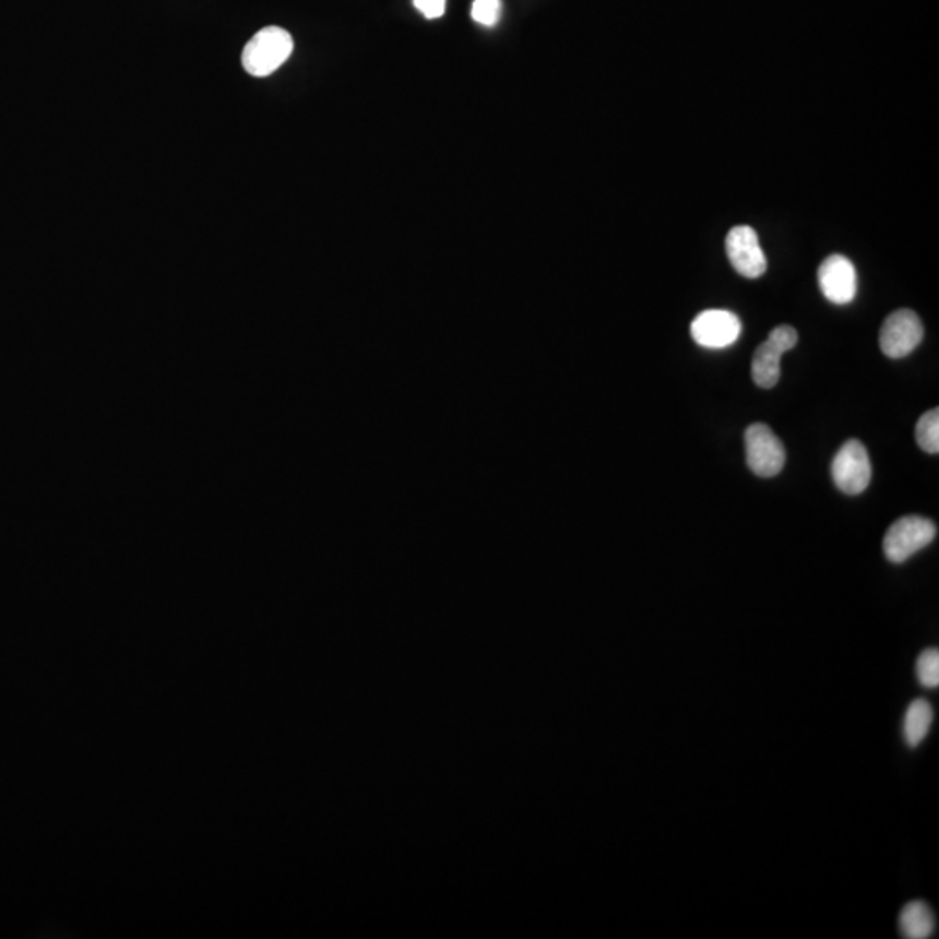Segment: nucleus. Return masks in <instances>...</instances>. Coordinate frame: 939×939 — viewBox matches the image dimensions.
Segmentation results:
<instances>
[{"label": "nucleus", "instance_id": "obj_1", "mask_svg": "<svg viewBox=\"0 0 939 939\" xmlns=\"http://www.w3.org/2000/svg\"><path fill=\"white\" fill-rule=\"evenodd\" d=\"M295 43L281 26H266L252 35L242 51V67L252 78H269L293 55Z\"/></svg>", "mask_w": 939, "mask_h": 939}, {"label": "nucleus", "instance_id": "obj_2", "mask_svg": "<svg viewBox=\"0 0 939 939\" xmlns=\"http://www.w3.org/2000/svg\"><path fill=\"white\" fill-rule=\"evenodd\" d=\"M938 527L926 516L906 515L898 519L884 536V556L889 562L901 563L935 542Z\"/></svg>", "mask_w": 939, "mask_h": 939}, {"label": "nucleus", "instance_id": "obj_3", "mask_svg": "<svg viewBox=\"0 0 939 939\" xmlns=\"http://www.w3.org/2000/svg\"><path fill=\"white\" fill-rule=\"evenodd\" d=\"M797 331L791 325H777L768 340L757 348L751 359V378L760 389H773L782 376V357L797 345Z\"/></svg>", "mask_w": 939, "mask_h": 939}, {"label": "nucleus", "instance_id": "obj_4", "mask_svg": "<svg viewBox=\"0 0 939 939\" xmlns=\"http://www.w3.org/2000/svg\"><path fill=\"white\" fill-rule=\"evenodd\" d=\"M747 465L759 477H774L786 462L785 445L768 425L756 423L745 431Z\"/></svg>", "mask_w": 939, "mask_h": 939}, {"label": "nucleus", "instance_id": "obj_5", "mask_svg": "<svg viewBox=\"0 0 939 939\" xmlns=\"http://www.w3.org/2000/svg\"><path fill=\"white\" fill-rule=\"evenodd\" d=\"M832 477L844 495H861L871 480V462L859 440L844 442L832 462Z\"/></svg>", "mask_w": 939, "mask_h": 939}, {"label": "nucleus", "instance_id": "obj_6", "mask_svg": "<svg viewBox=\"0 0 939 939\" xmlns=\"http://www.w3.org/2000/svg\"><path fill=\"white\" fill-rule=\"evenodd\" d=\"M924 325L917 313L908 308L896 310L885 319L880 329V348L891 359H903L920 345Z\"/></svg>", "mask_w": 939, "mask_h": 939}, {"label": "nucleus", "instance_id": "obj_7", "mask_svg": "<svg viewBox=\"0 0 939 939\" xmlns=\"http://www.w3.org/2000/svg\"><path fill=\"white\" fill-rule=\"evenodd\" d=\"M730 265L747 278H759L768 270V258L760 248L759 235L748 225L730 228L726 239Z\"/></svg>", "mask_w": 939, "mask_h": 939}, {"label": "nucleus", "instance_id": "obj_8", "mask_svg": "<svg viewBox=\"0 0 939 939\" xmlns=\"http://www.w3.org/2000/svg\"><path fill=\"white\" fill-rule=\"evenodd\" d=\"M741 322L738 316L727 310H704L692 321L691 336L704 348H727L738 342Z\"/></svg>", "mask_w": 939, "mask_h": 939}, {"label": "nucleus", "instance_id": "obj_9", "mask_svg": "<svg viewBox=\"0 0 939 939\" xmlns=\"http://www.w3.org/2000/svg\"><path fill=\"white\" fill-rule=\"evenodd\" d=\"M818 282L824 298L835 305L851 304L858 293L856 269L853 261L842 254H832L821 263L818 270Z\"/></svg>", "mask_w": 939, "mask_h": 939}, {"label": "nucleus", "instance_id": "obj_10", "mask_svg": "<svg viewBox=\"0 0 939 939\" xmlns=\"http://www.w3.org/2000/svg\"><path fill=\"white\" fill-rule=\"evenodd\" d=\"M901 936L906 939H929L935 936L936 918L931 906L924 901H912L900 915Z\"/></svg>", "mask_w": 939, "mask_h": 939}, {"label": "nucleus", "instance_id": "obj_11", "mask_svg": "<svg viewBox=\"0 0 939 939\" xmlns=\"http://www.w3.org/2000/svg\"><path fill=\"white\" fill-rule=\"evenodd\" d=\"M935 712L929 701L915 700L906 710L905 722H903V735L910 748H917L923 744L931 730Z\"/></svg>", "mask_w": 939, "mask_h": 939}, {"label": "nucleus", "instance_id": "obj_12", "mask_svg": "<svg viewBox=\"0 0 939 939\" xmlns=\"http://www.w3.org/2000/svg\"><path fill=\"white\" fill-rule=\"evenodd\" d=\"M915 439L926 453H939V409L927 411L926 415L918 419Z\"/></svg>", "mask_w": 939, "mask_h": 939}, {"label": "nucleus", "instance_id": "obj_13", "mask_svg": "<svg viewBox=\"0 0 939 939\" xmlns=\"http://www.w3.org/2000/svg\"><path fill=\"white\" fill-rule=\"evenodd\" d=\"M917 677L924 688H939V651L936 647L926 650L918 656Z\"/></svg>", "mask_w": 939, "mask_h": 939}, {"label": "nucleus", "instance_id": "obj_14", "mask_svg": "<svg viewBox=\"0 0 939 939\" xmlns=\"http://www.w3.org/2000/svg\"><path fill=\"white\" fill-rule=\"evenodd\" d=\"M500 0H474L472 17L484 26H495L500 20Z\"/></svg>", "mask_w": 939, "mask_h": 939}, {"label": "nucleus", "instance_id": "obj_15", "mask_svg": "<svg viewBox=\"0 0 939 939\" xmlns=\"http://www.w3.org/2000/svg\"><path fill=\"white\" fill-rule=\"evenodd\" d=\"M415 8L427 20H437V17L444 16L445 0H415Z\"/></svg>", "mask_w": 939, "mask_h": 939}]
</instances>
